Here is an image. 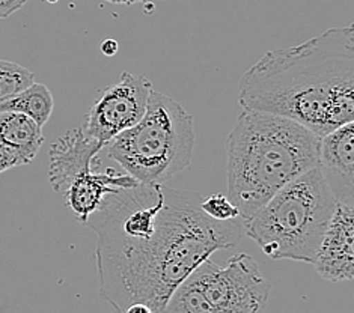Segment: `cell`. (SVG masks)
I'll use <instances>...</instances> for the list:
<instances>
[{
    "instance_id": "cell-12",
    "label": "cell",
    "mask_w": 354,
    "mask_h": 313,
    "mask_svg": "<svg viewBox=\"0 0 354 313\" xmlns=\"http://www.w3.org/2000/svg\"><path fill=\"white\" fill-rule=\"evenodd\" d=\"M0 143L29 164L44 143L43 126L23 113L0 112Z\"/></svg>"
},
{
    "instance_id": "cell-11",
    "label": "cell",
    "mask_w": 354,
    "mask_h": 313,
    "mask_svg": "<svg viewBox=\"0 0 354 313\" xmlns=\"http://www.w3.org/2000/svg\"><path fill=\"white\" fill-rule=\"evenodd\" d=\"M136 184L138 181L134 178L113 169H107L106 172H97L92 169L75 178L64 193L65 205L73 209L77 222L86 225L88 218L103 205L107 194Z\"/></svg>"
},
{
    "instance_id": "cell-9",
    "label": "cell",
    "mask_w": 354,
    "mask_h": 313,
    "mask_svg": "<svg viewBox=\"0 0 354 313\" xmlns=\"http://www.w3.org/2000/svg\"><path fill=\"white\" fill-rule=\"evenodd\" d=\"M106 145L88 136L83 130L74 129L62 134L48 151V181L52 189L64 194L75 178L100 164L98 154Z\"/></svg>"
},
{
    "instance_id": "cell-13",
    "label": "cell",
    "mask_w": 354,
    "mask_h": 313,
    "mask_svg": "<svg viewBox=\"0 0 354 313\" xmlns=\"http://www.w3.org/2000/svg\"><path fill=\"white\" fill-rule=\"evenodd\" d=\"M55 107L53 95L43 83H33L19 95L0 104V112H17L29 116L39 126H44Z\"/></svg>"
},
{
    "instance_id": "cell-1",
    "label": "cell",
    "mask_w": 354,
    "mask_h": 313,
    "mask_svg": "<svg viewBox=\"0 0 354 313\" xmlns=\"http://www.w3.org/2000/svg\"><path fill=\"white\" fill-rule=\"evenodd\" d=\"M201 200L195 191L138 182L107 194L88 218L97 234L100 297L115 313L136 303L162 313L202 262L240 243L243 220L209 218Z\"/></svg>"
},
{
    "instance_id": "cell-6",
    "label": "cell",
    "mask_w": 354,
    "mask_h": 313,
    "mask_svg": "<svg viewBox=\"0 0 354 313\" xmlns=\"http://www.w3.org/2000/svg\"><path fill=\"white\" fill-rule=\"evenodd\" d=\"M270 282L257 260L239 253L221 267L204 260L176 287L162 313H264Z\"/></svg>"
},
{
    "instance_id": "cell-16",
    "label": "cell",
    "mask_w": 354,
    "mask_h": 313,
    "mask_svg": "<svg viewBox=\"0 0 354 313\" xmlns=\"http://www.w3.org/2000/svg\"><path fill=\"white\" fill-rule=\"evenodd\" d=\"M24 164L26 163H24L23 158H20L14 151H11L10 148H6L5 145L0 143V173Z\"/></svg>"
},
{
    "instance_id": "cell-14",
    "label": "cell",
    "mask_w": 354,
    "mask_h": 313,
    "mask_svg": "<svg viewBox=\"0 0 354 313\" xmlns=\"http://www.w3.org/2000/svg\"><path fill=\"white\" fill-rule=\"evenodd\" d=\"M35 83V75L24 66L0 59V104L19 95Z\"/></svg>"
},
{
    "instance_id": "cell-4",
    "label": "cell",
    "mask_w": 354,
    "mask_h": 313,
    "mask_svg": "<svg viewBox=\"0 0 354 313\" xmlns=\"http://www.w3.org/2000/svg\"><path fill=\"white\" fill-rule=\"evenodd\" d=\"M335 209L336 200L315 166L286 184L244 223V235L270 259L312 264Z\"/></svg>"
},
{
    "instance_id": "cell-15",
    "label": "cell",
    "mask_w": 354,
    "mask_h": 313,
    "mask_svg": "<svg viewBox=\"0 0 354 313\" xmlns=\"http://www.w3.org/2000/svg\"><path fill=\"white\" fill-rule=\"evenodd\" d=\"M201 209L213 220L217 222H230V220L241 218L240 211L235 207L230 198L223 194H212L208 198H202Z\"/></svg>"
},
{
    "instance_id": "cell-10",
    "label": "cell",
    "mask_w": 354,
    "mask_h": 313,
    "mask_svg": "<svg viewBox=\"0 0 354 313\" xmlns=\"http://www.w3.org/2000/svg\"><path fill=\"white\" fill-rule=\"evenodd\" d=\"M317 167L336 204L354 205V122L319 139Z\"/></svg>"
},
{
    "instance_id": "cell-8",
    "label": "cell",
    "mask_w": 354,
    "mask_h": 313,
    "mask_svg": "<svg viewBox=\"0 0 354 313\" xmlns=\"http://www.w3.org/2000/svg\"><path fill=\"white\" fill-rule=\"evenodd\" d=\"M312 265L328 282L354 277V205L336 204Z\"/></svg>"
},
{
    "instance_id": "cell-2",
    "label": "cell",
    "mask_w": 354,
    "mask_h": 313,
    "mask_svg": "<svg viewBox=\"0 0 354 313\" xmlns=\"http://www.w3.org/2000/svg\"><path fill=\"white\" fill-rule=\"evenodd\" d=\"M243 108L288 117L323 137L354 122V26L267 52L243 74Z\"/></svg>"
},
{
    "instance_id": "cell-17",
    "label": "cell",
    "mask_w": 354,
    "mask_h": 313,
    "mask_svg": "<svg viewBox=\"0 0 354 313\" xmlns=\"http://www.w3.org/2000/svg\"><path fill=\"white\" fill-rule=\"evenodd\" d=\"M28 0H0V19H6L26 3Z\"/></svg>"
},
{
    "instance_id": "cell-18",
    "label": "cell",
    "mask_w": 354,
    "mask_h": 313,
    "mask_svg": "<svg viewBox=\"0 0 354 313\" xmlns=\"http://www.w3.org/2000/svg\"><path fill=\"white\" fill-rule=\"evenodd\" d=\"M118 48H120V47H118V42H116L115 39H104V41L100 44L101 53L109 56V57L115 56V55L118 53Z\"/></svg>"
},
{
    "instance_id": "cell-5",
    "label": "cell",
    "mask_w": 354,
    "mask_h": 313,
    "mask_svg": "<svg viewBox=\"0 0 354 313\" xmlns=\"http://www.w3.org/2000/svg\"><path fill=\"white\" fill-rule=\"evenodd\" d=\"M193 117L162 92L151 91L142 120L107 143V154L140 184H165L189 169L195 152Z\"/></svg>"
},
{
    "instance_id": "cell-3",
    "label": "cell",
    "mask_w": 354,
    "mask_h": 313,
    "mask_svg": "<svg viewBox=\"0 0 354 313\" xmlns=\"http://www.w3.org/2000/svg\"><path fill=\"white\" fill-rule=\"evenodd\" d=\"M319 136L288 117L243 108L227 136V193L244 223L318 164Z\"/></svg>"
},
{
    "instance_id": "cell-7",
    "label": "cell",
    "mask_w": 354,
    "mask_h": 313,
    "mask_svg": "<svg viewBox=\"0 0 354 313\" xmlns=\"http://www.w3.org/2000/svg\"><path fill=\"white\" fill-rule=\"evenodd\" d=\"M151 82L143 75L124 71L118 83L103 91L85 117L88 136L107 145L122 131L136 125L147 112Z\"/></svg>"
},
{
    "instance_id": "cell-19",
    "label": "cell",
    "mask_w": 354,
    "mask_h": 313,
    "mask_svg": "<svg viewBox=\"0 0 354 313\" xmlns=\"http://www.w3.org/2000/svg\"><path fill=\"white\" fill-rule=\"evenodd\" d=\"M124 313H154V312L151 310V307H148L147 304L136 303V304H131V306L125 309Z\"/></svg>"
},
{
    "instance_id": "cell-20",
    "label": "cell",
    "mask_w": 354,
    "mask_h": 313,
    "mask_svg": "<svg viewBox=\"0 0 354 313\" xmlns=\"http://www.w3.org/2000/svg\"><path fill=\"white\" fill-rule=\"evenodd\" d=\"M106 2H111V3H118V5H134V3L145 2V0H106Z\"/></svg>"
}]
</instances>
